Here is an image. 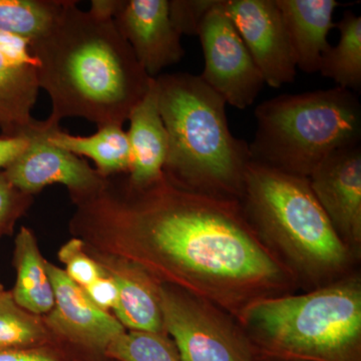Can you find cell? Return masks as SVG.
Here are the masks:
<instances>
[{"label":"cell","instance_id":"cell-1","mask_svg":"<svg viewBox=\"0 0 361 361\" xmlns=\"http://www.w3.org/2000/svg\"><path fill=\"white\" fill-rule=\"evenodd\" d=\"M73 200L78 234L238 320L250 304L298 288L238 200L190 191L165 175L137 187L127 174L104 178L96 191Z\"/></svg>","mask_w":361,"mask_h":361},{"label":"cell","instance_id":"cell-2","mask_svg":"<svg viewBox=\"0 0 361 361\" xmlns=\"http://www.w3.org/2000/svg\"><path fill=\"white\" fill-rule=\"evenodd\" d=\"M66 0L51 27L30 42L39 89L51 101L47 122L66 118L121 126L146 94L153 78L135 59L113 20L97 18Z\"/></svg>","mask_w":361,"mask_h":361},{"label":"cell","instance_id":"cell-3","mask_svg":"<svg viewBox=\"0 0 361 361\" xmlns=\"http://www.w3.org/2000/svg\"><path fill=\"white\" fill-rule=\"evenodd\" d=\"M240 204L259 238L298 287L311 290L355 271L360 258L334 231L308 178L251 161Z\"/></svg>","mask_w":361,"mask_h":361},{"label":"cell","instance_id":"cell-4","mask_svg":"<svg viewBox=\"0 0 361 361\" xmlns=\"http://www.w3.org/2000/svg\"><path fill=\"white\" fill-rule=\"evenodd\" d=\"M155 80L168 134L165 177L190 191L240 201L250 149L230 130L223 97L200 75L166 73Z\"/></svg>","mask_w":361,"mask_h":361},{"label":"cell","instance_id":"cell-5","mask_svg":"<svg viewBox=\"0 0 361 361\" xmlns=\"http://www.w3.org/2000/svg\"><path fill=\"white\" fill-rule=\"evenodd\" d=\"M238 322L258 355L297 361H361L357 271L302 294L250 304Z\"/></svg>","mask_w":361,"mask_h":361},{"label":"cell","instance_id":"cell-6","mask_svg":"<svg viewBox=\"0 0 361 361\" xmlns=\"http://www.w3.org/2000/svg\"><path fill=\"white\" fill-rule=\"evenodd\" d=\"M254 114L251 161L287 174L310 178L332 154L360 145L361 104L341 87L281 94Z\"/></svg>","mask_w":361,"mask_h":361},{"label":"cell","instance_id":"cell-7","mask_svg":"<svg viewBox=\"0 0 361 361\" xmlns=\"http://www.w3.org/2000/svg\"><path fill=\"white\" fill-rule=\"evenodd\" d=\"M164 329L183 361H255L258 353L238 319L206 299L160 285Z\"/></svg>","mask_w":361,"mask_h":361},{"label":"cell","instance_id":"cell-8","mask_svg":"<svg viewBox=\"0 0 361 361\" xmlns=\"http://www.w3.org/2000/svg\"><path fill=\"white\" fill-rule=\"evenodd\" d=\"M204 56L200 78L208 87L239 110H245L257 99L263 85L262 75L250 52L218 0L207 13L198 32Z\"/></svg>","mask_w":361,"mask_h":361},{"label":"cell","instance_id":"cell-9","mask_svg":"<svg viewBox=\"0 0 361 361\" xmlns=\"http://www.w3.org/2000/svg\"><path fill=\"white\" fill-rule=\"evenodd\" d=\"M226 13L250 52L265 84H291L297 66L275 0H224Z\"/></svg>","mask_w":361,"mask_h":361},{"label":"cell","instance_id":"cell-10","mask_svg":"<svg viewBox=\"0 0 361 361\" xmlns=\"http://www.w3.org/2000/svg\"><path fill=\"white\" fill-rule=\"evenodd\" d=\"M51 128L56 127L39 121L26 135L30 139L27 148L2 171L7 179L18 191L30 196L54 184L68 188L73 198L96 191L104 178L85 159L52 145L47 140Z\"/></svg>","mask_w":361,"mask_h":361},{"label":"cell","instance_id":"cell-11","mask_svg":"<svg viewBox=\"0 0 361 361\" xmlns=\"http://www.w3.org/2000/svg\"><path fill=\"white\" fill-rule=\"evenodd\" d=\"M311 190L341 241L361 253V146L339 149L308 178Z\"/></svg>","mask_w":361,"mask_h":361},{"label":"cell","instance_id":"cell-12","mask_svg":"<svg viewBox=\"0 0 361 361\" xmlns=\"http://www.w3.org/2000/svg\"><path fill=\"white\" fill-rule=\"evenodd\" d=\"M47 269L54 295V308L44 322L47 326L75 345L104 355L125 327L115 316L97 307L63 269L47 261Z\"/></svg>","mask_w":361,"mask_h":361},{"label":"cell","instance_id":"cell-13","mask_svg":"<svg viewBox=\"0 0 361 361\" xmlns=\"http://www.w3.org/2000/svg\"><path fill=\"white\" fill-rule=\"evenodd\" d=\"M149 78L184 58L182 35L169 13V0H123L113 20Z\"/></svg>","mask_w":361,"mask_h":361},{"label":"cell","instance_id":"cell-14","mask_svg":"<svg viewBox=\"0 0 361 361\" xmlns=\"http://www.w3.org/2000/svg\"><path fill=\"white\" fill-rule=\"evenodd\" d=\"M90 255L116 282L118 301L114 312L121 324L126 329L135 331L166 334L161 310L160 282L141 266L127 259L102 252Z\"/></svg>","mask_w":361,"mask_h":361},{"label":"cell","instance_id":"cell-15","mask_svg":"<svg viewBox=\"0 0 361 361\" xmlns=\"http://www.w3.org/2000/svg\"><path fill=\"white\" fill-rule=\"evenodd\" d=\"M128 121L132 164L127 178L134 186H147L163 177L169 148L155 78L151 80L146 94L130 111Z\"/></svg>","mask_w":361,"mask_h":361},{"label":"cell","instance_id":"cell-16","mask_svg":"<svg viewBox=\"0 0 361 361\" xmlns=\"http://www.w3.org/2000/svg\"><path fill=\"white\" fill-rule=\"evenodd\" d=\"M281 13L297 68L306 73L319 71L330 44L329 35L336 28V0H275Z\"/></svg>","mask_w":361,"mask_h":361},{"label":"cell","instance_id":"cell-17","mask_svg":"<svg viewBox=\"0 0 361 361\" xmlns=\"http://www.w3.org/2000/svg\"><path fill=\"white\" fill-rule=\"evenodd\" d=\"M47 140L73 155L94 161L103 178L129 174L132 158L127 132L121 126H104L89 137L68 134L59 127L51 128Z\"/></svg>","mask_w":361,"mask_h":361},{"label":"cell","instance_id":"cell-18","mask_svg":"<svg viewBox=\"0 0 361 361\" xmlns=\"http://www.w3.org/2000/svg\"><path fill=\"white\" fill-rule=\"evenodd\" d=\"M39 85L35 66L13 65L0 58V130L2 135H26L39 121L32 118Z\"/></svg>","mask_w":361,"mask_h":361},{"label":"cell","instance_id":"cell-19","mask_svg":"<svg viewBox=\"0 0 361 361\" xmlns=\"http://www.w3.org/2000/svg\"><path fill=\"white\" fill-rule=\"evenodd\" d=\"M16 279L11 291L14 301L35 315L49 314L54 305V289L32 232L23 227L16 238Z\"/></svg>","mask_w":361,"mask_h":361},{"label":"cell","instance_id":"cell-20","mask_svg":"<svg viewBox=\"0 0 361 361\" xmlns=\"http://www.w3.org/2000/svg\"><path fill=\"white\" fill-rule=\"evenodd\" d=\"M336 28L338 42L325 52L319 73L334 80L336 87L356 94L361 90V18L345 11Z\"/></svg>","mask_w":361,"mask_h":361},{"label":"cell","instance_id":"cell-21","mask_svg":"<svg viewBox=\"0 0 361 361\" xmlns=\"http://www.w3.org/2000/svg\"><path fill=\"white\" fill-rule=\"evenodd\" d=\"M65 4L66 0H0V30L32 42L51 27Z\"/></svg>","mask_w":361,"mask_h":361},{"label":"cell","instance_id":"cell-22","mask_svg":"<svg viewBox=\"0 0 361 361\" xmlns=\"http://www.w3.org/2000/svg\"><path fill=\"white\" fill-rule=\"evenodd\" d=\"M47 338L45 322L21 308L11 292L0 294V349L44 345Z\"/></svg>","mask_w":361,"mask_h":361},{"label":"cell","instance_id":"cell-23","mask_svg":"<svg viewBox=\"0 0 361 361\" xmlns=\"http://www.w3.org/2000/svg\"><path fill=\"white\" fill-rule=\"evenodd\" d=\"M104 355L116 361H183L167 334L135 330L116 337Z\"/></svg>","mask_w":361,"mask_h":361},{"label":"cell","instance_id":"cell-24","mask_svg":"<svg viewBox=\"0 0 361 361\" xmlns=\"http://www.w3.org/2000/svg\"><path fill=\"white\" fill-rule=\"evenodd\" d=\"M59 258L65 265L66 274L82 288L103 275L101 266L90 255L82 239L73 238L66 242L59 251Z\"/></svg>","mask_w":361,"mask_h":361},{"label":"cell","instance_id":"cell-25","mask_svg":"<svg viewBox=\"0 0 361 361\" xmlns=\"http://www.w3.org/2000/svg\"><path fill=\"white\" fill-rule=\"evenodd\" d=\"M218 0H169V13L180 35L198 37L199 28L207 13Z\"/></svg>","mask_w":361,"mask_h":361},{"label":"cell","instance_id":"cell-26","mask_svg":"<svg viewBox=\"0 0 361 361\" xmlns=\"http://www.w3.org/2000/svg\"><path fill=\"white\" fill-rule=\"evenodd\" d=\"M30 195L23 194L9 182L4 173L0 172V235L13 226L14 221L30 205Z\"/></svg>","mask_w":361,"mask_h":361},{"label":"cell","instance_id":"cell-27","mask_svg":"<svg viewBox=\"0 0 361 361\" xmlns=\"http://www.w3.org/2000/svg\"><path fill=\"white\" fill-rule=\"evenodd\" d=\"M0 58L13 65L37 66L30 49V40L0 30Z\"/></svg>","mask_w":361,"mask_h":361},{"label":"cell","instance_id":"cell-28","mask_svg":"<svg viewBox=\"0 0 361 361\" xmlns=\"http://www.w3.org/2000/svg\"><path fill=\"white\" fill-rule=\"evenodd\" d=\"M84 290L97 307L108 312L116 310L118 301V287L113 278L109 276L104 271L103 275L94 283L85 287Z\"/></svg>","mask_w":361,"mask_h":361},{"label":"cell","instance_id":"cell-29","mask_svg":"<svg viewBox=\"0 0 361 361\" xmlns=\"http://www.w3.org/2000/svg\"><path fill=\"white\" fill-rule=\"evenodd\" d=\"M0 361H68L56 349L44 345L0 349Z\"/></svg>","mask_w":361,"mask_h":361},{"label":"cell","instance_id":"cell-30","mask_svg":"<svg viewBox=\"0 0 361 361\" xmlns=\"http://www.w3.org/2000/svg\"><path fill=\"white\" fill-rule=\"evenodd\" d=\"M27 135H14V137H0V170H6L27 148ZM1 172V171H0Z\"/></svg>","mask_w":361,"mask_h":361},{"label":"cell","instance_id":"cell-31","mask_svg":"<svg viewBox=\"0 0 361 361\" xmlns=\"http://www.w3.org/2000/svg\"><path fill=\"white\" fill-rule=\"evenodd\" d=\"M123 4V0H92L89 11L97 18L114 20Z\"/></svg>","mask_w":361,"mask_h":361},{"label":"cell","instance_id":"cell-32","mask_svg":"<svg viewBox=\"0 0 361 361\" xmlns=\"http://www.w3.org/2000/svg\"><path fill=\"white\" fill-rule=\"evenodd\" d=\"M255 361H297V360H282V358L271 357V356L260 355L257 356Z\"/></svg>","mask_w":361,"mask_h":361},{"label":"cell","instance_id":"cell-33","mask_svg":"<svg viewBox=\"0 0 361 361\" xmlns=\"http://www.w3.org/2000/svg\"><path fill=\"white\" fill-rule=\"evenodd\" d=\"M4 288H2L1 285H0V294H1V293H2V292H4Z\"/></svg>","mask_w":361,"mask_h":361}]
</instances>
